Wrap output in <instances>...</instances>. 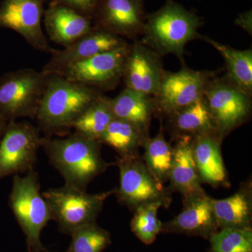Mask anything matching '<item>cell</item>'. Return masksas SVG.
I'll return each mask as SVG.
<instances>
[{
    "instance_id": "cell-20",
    "label": "cell",
    "mask_w": 252,
    "mask_h": 252,
    "mask_svg": "<svg viewBox=\"0 0 252 252\" xmlns=\"http://www.w3.org/2000/svg\"><path fill=\"white\" fill-rule=\"evenodd\" d=\"M212 210L219 229L251 228V186L245 185L231 196L220 200L212 198Z\"/></svg>"
},
{
    "instance_id": "cell-6",
    "label": "cell",
    "mask_w": 252,
    "mask_h": 252,
    "mask_svg": "<svg viewBox=\"0 0 252 252\" xmlns=\"http://www.w3.org/2000/svg\"><path fill=\"white\" fill-rule=\"evenodd\" d=\"M49 76L31 68L0 77V115L8 122L19 118L35 119Z\"/></svg>"
},
{
    "instance_id": "cell-25",
    "label": "cell",
    "mask_w": 252,
    "mask_h": 252,
    "mask_svg": "<svg viewBox=\"0 0 252 252\" xmlns=\"http://www.w3.org/2000/svg\"><path fill=\"white\" fill-rule=\"evenodd\" d=\"M114 119L110 99L101 94L78 118L72 128L77 133L99 142Z\"/></svg>"
},
{
    "instance_id": "cell-8",
    "label": "cell",
    "mask_w": 252,
    "mask_h": 252,
    "mask_svg": "<svg viewBox=\"0 0 252 252\" xmlns=\"http://www.w3.org/2000/svg\"><path fill=\"white\" fill-rule=\"evenodd\" d=\"M41 140L32 124L9 122L0 141V180L34 170Z\"/></svg>"
},
{
    "instance_id": "cell-14",
    "label": "cell",
    "mask_w": 252,
    "mask_h": 252,
    "mask_svg": "<svg viewBox=\"0 0 252 252\" xmlns=\"http://www.w3.org/2000/svg\"><path fill=\"white\" fill-rule=\"evenodd\" d=\"M145 20L142 0H99L93 18L94 27L125 37L143 32Z\"/></svg>"
},
{
    "instance_id": "cell-30",
    "label": "cell",
    "mask_w": 252,
    "mask_h": 252,
    "mask_svg": "<svg viewBox=\"0 0 252 252\" xmlns=\"http://www.w3.org/2000/svg\"><path fill=\"white\" fill-rule=\"evenodd\" d=\"M49 3L70 8L83 16L94 18L99 0H49Z\"/></svg>"
},
{
    "instance_id": "cell-10",
    "label": "cell",
    "mask_w": 252,
    "mask_h": 252,
    "mask_svg": "<svg viewBox=\"0 0 252 252\" xmlns=\"http://www.w3.org/2000/svg\"><path fill=\"white\" fill-rule=\"evenodd\" d=\"M129 49L130 46L126 44L94 55L74 64L61 76L94 89H112L123 78Z\"/></svg>"
},
{
    "instance_id": "cell-1",
    "label": "cell",
    "mask_w": 252,
    "mask_h": 252,
    "mask_svg": "<svg viewBox=\"0 0 252 252\" xmlns=\"http://www.w3.org/2000/svg\"><path fill=\"white\" fill-rule=\"evenodd\" d=\"M100 143L74 132L63 138L41 137V147L63 176L65 185L86 190L109 166L101 157Z\"/></svg>"
},
{
    "instance_id": "cell-31",
    "label": "cell",
    "mask_w": 252,
    "mask_h": 252,
    "mask_svg": "<svg viewBox=\"0 0 252 252\" xmlns=\"http://www.w3.org/2000/svg\"><path fill=\"white\" fill-rule=\"evenodd\" d=\"M8 124H9V122L6 120L2 116L0 115V141H1L3 135H4Z\"/></svg>"
},
{
    "instance_id": "cell-23",
    "label": "cell",
    "mask_w": 252,
    "mask_h": 252,
    "mask_svg": "<svg viewBox=\"0 0 252 252\" xmlns=\"http://www.w3.org/2000/svg\"><path fill=\"white\" fill-rule=\"evenodd\" d=\"M204 40L211 44L223 56L227 70L228 81L240 90L251 94L252 91V51L251 49L240 51L232 49L210 39L203 37Z\"/></svg>"
},
{
    "instance_id": "cell-16",
    "label": "cell",
    "mask_w": 252,
    "mask_h": 252,
    "mask_svg": "<svg viewBox=\"0 0 252 252\" xmlns=\"http://www.w3.org/2000/svg\"><path fill=\"white\" fill-rule=\"evenodd\" d=\"M219 230L212 210V198L198 195L184 199V208L173 220L162 223V232L209 239Z\"/></svg>"
},
{
    "instance_id": "cell-21",
    "label": "cell",
    "mask_w": 252,
    "mask_h": 252,
    "mask_svg": "<svg viewBox=\"0 0 252 252\" xmlns=\"http://www.w3.org/2000/svg\"><path fill=\"white\" fill-rule=\"evenodd\" d=\"M110 104L115 118L130 123L147 133L155 108L151 96L126 88L115 98L110 99Z\"/></svg>"
},
{
    "instance_id": "cell-17",
    "label": "cell",
    "mask_w": 252,
    "mask_h": 252,
    "mask_svg": "<svg viewBox=\"0 0 252 252\" xmlns=\"http://www.w3.org/2000/svg\"><path fill=\"white\" fill-rule=\"evenodd\" d=\"M43 21L50 40L63 47L86 35L94 26L92 18L54 3H49L44 10Z\"/></svg>"
},
{
    "instance_id": "cell-11",
    "label": "cell",
    "mask_w": 252,
    "mask_h": 252,
    "mask_svg": "<svg viewBox=\"0 0 252 252\" xmlns=\"http://www.w3.org/2000/svg\"><path fill=\"white\" fill-rule=\"evenodd\" d=\"M210 79V73L187 68L165 72L155 95V107L171 116L203 97Z\"/></svg>"
},
{
    "instance_id": "cell-28",
    "label": "cell",
    "mask_w": 252,
    "mask_h": 252,
    "mask_svg": "<svg viewBox=\"0 0 252 252\" xmlns=\"http://www.w3.org/2000/svg\"><path fill=\"white\" fill-rule=\"evenodd\" d=\"M207 252H252L251 228H223L209 238Z\"/></svg>"
},
{
    "instance_id": "cell-15",
    "label": "cell",
    "mask_w": 252,
    "mask_h": 252,
    "mask_svg": "<svg viewBox=\"0 0 252 252\" xmlns=\"http://www.w3.org/2000/svg\"><path fill=\"white\" fill-rule=\"evenodd\" d=\"M165 72L160 55L140 43L130 46L123 75L126 88L155 96Z\"/></svg>"
},
{
    "instance_id": "cell-29",
    "label": "cell",
    "mask_w": 252,
    "mask_h": 252,
    "mask_svg": "<svg viewBox=\"0 0 252 252\" xmlns=\"http://www.w3.org/2000/svg\"><path fill=\"white\" fill-rule=\"evenodd\" d=\"M72 242L66 252H102L111 245L110 233L94 223L71 233Z\"/></svg>"
},
{
    "instance_id": "cell-9",
    "label": "cell",
    "mask_w": 252,
    "mask_h": 252,
    "mask_svg": "<svg viewBox=\"0 0 252 252\" xmlns=\"http://www.w3.org/2000/svg\"><path fill=\"white\" fill-rule=\"evenodd\" d=\"M46 0H2L0 3V29L16 32L32 49L51 54L53 48L42 29Z\"/></svg>"
},
{
    "instance_id": "cell-5",
    "label": "cell",
    "mask_w": 252,
    "mask_h": 252,
    "mask_svg": "<svg viewBox=\"0 0 252 252\" xmlns=\"http://www.w3.org/2000/svg\"><path fill=\"white\" fill-rule=\"evenodd\" d=\"M115 193L116 189L89 194L64 185L60 188L50 189L42 195L49 206L51 220L57 222L61 231L71 235L78 228L96 222L104 201Z\"/></svg>"
},
{
    "instance_id": "cell-2",
    "label": "cell",
    "mask_w": 252,
    "mask_h": 252,
    "mask_svg": "<svg viewBox=\"0 0 252 252\" xmlns=\"http://www.w3.org/2000/svg\"><path fill=\"white\" fill-rule=\"evenodd\" d=\"M101 94L97 89L57 74L49 75L35 119L44 132H61L73 124Z\"/></svg>"
},
{
    "instance_id": "cell-18",
    "label": "cell",
    "mask_w": 252,
    "mask_h": 252,
    "mask_svg": "<svg viewBox=\"0 0 252 252\" xmlns=\"http://www.w3.org/2000/svg\"><path fill=\"white\" fill-rule=\"evenodd\" d=\"M221 137L217 135L194 136L192 151L199 179L214 187L228 186L221 153Z\"/></svg>"
},
{
    "instance_id": "cell-24",
    "label": "cell",
    "mask_w": 252,
    "mask_h": 252,
    "mask_svg": "<svg viewBox=\"0 0 252 252\" xmlns=\"http://www.w3.org/2000/svg\"><path fill=\"white\" fill-rule=\"evenodd\" d=\"M147 134L130 123L115 118L111 122L99 142L114 149L120 157L138 155V149L142 145Z\"/></svg>"
},
{
    "instance_id": "cell-22",
    "label": "cell",
    "mask_w": 252,
    "mask_h": 252,
    "mask_svg": "<svg viewBox=\"0 0 252 252\" xmlns=\"http://www.w3.org/2000/svg\"><path fill=\"white\" fill-rule=\"evenodd\" d=\"M170 117L176 130L193 136L220 135L205 96Z\"/></svg>"
},
{
    "instance_id": "cell-27",
    "label": "cell",
    "mask_w": 252,
    "mask_h": 252,
    "mask_svg": "<svg viewBox=\"0 0 252 252\" xmlns=\"http://www.w3.org/2000/svg\"><path fill=\"white\" fill-rule=\"evenodd\" d=\"M162 206H167L164 202L154 201L137 207L131 220L132 233L145 245H151L161 233L162 223L158 218V211Z\"/></svg>"
},
{
    "instance_id": "cell-26",
    "label": "cell",
    "mask_w": 252,
    "mask_h": 252,
    "mask_svg": "<svg viewBox=\"0 0 252 252\" xmlns=\"http://www.w3.org/2000/svg\"><path fill=\"white\" fill-rule=\"evenodd\" d=\"M142 146L146 165L162 185L169 179L173 162V148L165 140L162 130L153 138L146 137Z\"/></svg>"
},
{
    "instance_id": "cell-4",
    "label": "cell",
    "mask_w": 252,
    "mask_h": 252,
    "mask_svg": "<svg viewBox=\"0 0 252 252\" xmlns=\"http://www.w3.org/2000/svg\"><path fill=\"white\" fill-rule=\"evenodd\" d=\"M9 206L26 235L29 252H46L41 243V233L51 220V215L34 170L24 177L14 175Z\"/></svg>"
},
{
    "instance_id": "cell-7",
    "label": "cell",
    "mask_w": 252,
    "mask_h": 252,
    "mask_svg": "<svg viewBox=\"0 0 252 252\" xmlns=\"http://www.w3.org/2000/svg\"><path fill=\"white\" fill-rule=\"evenodd\" d=\"M120 174L119 189L116 194L119 201L129 208L154 201L170 202L168 194L138 157H120L117 162Z\"/></svg>"
},
{
    "instance_id": "cell-19",
    "label": "cell",
    "mask_w": 252,
    "mask_h": 252,
    "mask_svg": "<svg viewBox=\"0 0 252 252\" xmlns=\"http://www.w3.org/2000/svg\"><path fill=\"white\" fill-rule=\"evenodd\" d=\"M168 180L172 188L182 194L184 199L206 194L200 185L190 136H181L173 147V162Z\"/></svg>"
},
{
    "instance_id": "cell-3",
    "label": "cell",
    "mask_w": 252,
    "mask_h": 252,
    "mask_svg": "<svg viewBox=\"0 0 252 252\" xmlns=\"http://www.w3.org/2000/svg\"><path fill=\"white\" fill-rule=\"evenodd\" d=\"M200 18L172 0L146 17L144 45L158 55L183 57L186 44L198 35Z\"/></svg>"
},
{
    "instance_id": "cell-13",
    "label": "cell",
    "mask_w": 252,
    "mask_h": 252,
    "mask_svg": "<svg viewBox=\"0 0 252 252\" xmlns=\"http://www.w3.org/2000/svg\"><path fill=\"white\" fill-rule=\"evenodd\" d=\"M126 44L121 36L93 26L88 34L70 45L63 47L62 50L53 49L50 54L51 58L41 72L48 76L61 75L74 64L94 55L117 49Z\"/></svg>"
},
{
    "instance_id": "cell-12",
    "label": "cell",
    "mask_w": 252,
    "mask_h": 252,
    "mask_svg": "<svg viewBox=\"0 0 252 252\" xmlns=\"http://www.w3.org/2000/svg\"><path fill=\"white\" fill-rule=\"evenodd\" d=\"M204 96L221 137L243 124L250 115V94L229 81H210Z\"/></svg>"
}]
</instances>
